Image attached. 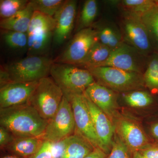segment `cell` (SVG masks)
I'll use <instances>...</instances> for the list:
<instances>
[{
  "label": "cell",
  "mask_w": 158,
  "mask_h": 158,
  "mask_svg": "<svg viewBox=\"0 0 158 158\" xmlns=\"http://www.w3.org/2000/svg\"><path fill=\"white\" fill-rule=\"evenodd\" d=\"M128 148L118 135L113 138L111 152L106 158H129Z\"/></svg>",
  "instance_id": "4dcf8cb0"
},
{
  "label": "cell",
  "mask_w": 158,
  "mask_h": 158,
  "mask_svg": "<svg viewBox=\"0 0 158 158\" xmlns=\"http://www.w3.org/2000/svg\"><path fill=\"white\" fill-rule=\"evenodd\" d=\"M112 50L98 41L94 44L80 65L87 69L97 67L106 61Z\"/></svg>",
  "instance_id": "ffe728a7"
},
{
  "label": "cell",
  "mask_w": 158,
  "mask_h": 158,
  "mask_svg": "<svg viewBox=\"0 0 158 158\" xmlns=\"http://www.w3.org/2000/svg\"><path fill=\"white\" fill-rule=\"evenodd\" d=\"M98 10L97 2L95 0H88L82 8L78 26V31L90 27L97 16Z\"/></svg>",
  "instance_id": "d4e9b609"
},
{
  "label": "cell",
  "mask_w": 158,
  "mask_h": 158,
  "mask_svg": "<svg viewBox=\"0 0 158 158\" xmlns=\"http://www.w3.org/2000/svg\"><path fill=\"white\" fill-rule=\"evenodd\" d=\"M77 8V1H65L54 16L56 25L53 39L56 45L62 44L70 35L74 23Z\"/></svg>",
  "instance_id": "5bb4252c"
},
{
  "label": "cell",
  "mask_w": 158,
  "mask_h": 158,
  "mask_svg": "<svg viewBox=\"0 0 158 158\" xmlns=\"http://www.w3.org/2000/svg\"><path fill=\"white\" fill-rule=\"evenodd\" d=\"M125 102L130 106L143 108L148 106L152 103V97L149 93L144 91H133L123 96Z\"/></svg>",
  "instance_id": "f546056e"
},
{
  "label": "cell",
  "mask_w": 158,
  "mask_h": 158,
  "mask_svg": "<svg viewBox=\"0 0 158 158\" xmlns=\"http://www.w3.org/2000/svg\"><path fill=\"white\" fill-rule=\"evenodd\" d=\"M139 152L146 158H158V145L151 146L149 144L147 147Z\"/></svg>",
  "instance_id": "e575fe53"
},
{
  "label": "cell",
  "mask_w": 158,
  "mask_h": 158,
  "mask_svg": "<svg viewBox=\"0 0 158 158\" xmlns=\"http://www.w3.org/2000/svg\"><path fill=\"white\" fill-rule=\"evenodd\" d=\"M143 57L145 56L135 48L123 43L118 48L112 50L106 61L98 66H110L127 71L142 73L144 68Z\"/></svg>",
  "instance_id": "30bf717a"
},
{
  "label": "cell",
  "mask_w": 158,
  "mask_h": 158,
  "mask_svg": "<svg viewBox=\"0 0 158 158\" xmlns=\"http://www.w3.org/2000/svg\"><path fill=\"white\" fill-rule=\"evenodd\" d=\"M115 129L117 135L133 152L140 151L147 147L148 139L140 127L125 118L116 117Z\"/></svg>",
  "instance_id": "4fadbf2b"
},
{
  "label": "cell",
  "mask_w": 158,
  "mask_h": 158,
  "mask_svg": "<svg viewBox=\"0 0 158 158\" xmlns=\"http://www.w3.org/2000/svg\"><path fill=\"white\" fill-rule=\"evenodd\" d=\"M95 148L85 138L76 132L68 138L61 158H84Z\"/></svg>",
  "instance_id": "ac0fdd59"
},
{
  "label": "cell",
  "mask_w": 158,
  "mask_h": 158,
  "mask_svg": "<svg viewBox=\"0 0 158 158\" xmlns=\"http://www.w3.org/2000/svg\"><path fill=\"white\" fill-rule=\"evenodd\" d=\"M64 96L61 88L52 77L40 79L28 104L48 121L56 113Z\"/></svg>",
  "instance_id": "277c9868"
},
{
  "label": "cell",
  "mask_w": 158,
  "mask_h": 158,
  "mask_svg": "<svg viewBox=\"0 0 158 158\" xmlns=\"http://www.w3.org/2000/svg\"><path fill=\"white\" fill-rule=\"evenodd\" d=\"M98 40L97 31L91 27L78 31L68 46L54 60V63L80 65Z\"/></svg>",
  "instance_id": "52a82bcc"
},
{
  "label": "cell",
  "mask_w": 158,
  "mask_h": 158,
  "mask_svg": "<svg viewBox=\"0 0 158 158\" xmlns=\"http://www.w3.org/2000/svg\"><path fill=\"white\" fill-rule=\"evenodd\" d=\"M97 31L99 42L112 50L118 48L123 43L121 35L117 30L112 27L106 26Z\"/></svg>",
  "instance_id": "cb8c5ba5"
},
{
  "label": "cell",
  "mask_w": 158,
  "mask_h": 158,
  "mask_svg": "<svg viewBox=\"0 0 158 158\" xmlns=\"http://www.w3.org/2000/svg\"><path fill=\"white\" fill-rule=\"evenodd\" d=\"M143 77L145 86L153 93H158V53L151 56Z\"/></svg>",
  "instance_id": "7402d4cb"
},
{
  "label": "cell",
  "mask_w": 158,
  "mask_h": 158,
  "mask_svg": "<svg viewBox=\"0 0 158 158\" xmlns=\"http://www.w3.org/2000/svg\"><path fill=\"white\" fill-rule=\"evenodd\" d=\"M107 154L101 148H95L84 158H106Z\"/></svg>",
  "instance_id": "d590c367"
},
{
  "label": "cell",
  "mask_w": 158,
  "mask_h": 158,
  "mask_svg": "<svg viewBox=\"0 0 158 158\" xmlns=\"http://www.w3.org/2000/svg\"><path fill=\"white\" fill-rule=\"evenodd\" d=\"M151 132L152 136L156 139H158V123L152 126Z\"/></svg>",
  "instance_id": "8d00e7d4"
},
{
  "label": "cell",
  "mask_w": 158,
  "mask_h": 158,
  "mask_svg": "<svg viewBox=\"0 0 158 158\" xmlns=\"http://www.w3.org/2000/svg\"></svg>",
  "instance_id": "60d3db41"
},
{
  "label": "cell",
  "mask_w": 158,
  "mask_h": 158,
  "mask_svg": "<svg viewBox=\"0 0 158 158\" xmlns=\"http://www.w3.org/2000/svg\"><path fill=\"white\" fill-rule=\"evenodd\" d=\"M156 1V2L157 3V4H158V1Z\"/></svg>",
  "instance_id": "ab89813d"
},
{
  "label": "cell",
  "mask_w": 158,
  "mask_h": 158,
  "mask_svg": "<svg viewBox=\"0 0 158 158\" xmlns=\"http://www.w3.org/2000/svg\"><path fill=\"white\" fill-rule=\"evenodd\" d=\"M124 38L127 44L146 57L153 49L149 34L141 16L127 12L123 20Z\"/></svg>",
  "instance_id": "ba28073f"
},
{
  "label": "cell",
  "mask_w": 158,
  "mask_h": 158,
  "mask_svg": "<svg viewBox=\"0 0 158 158\" xmlns=\"http://www.w3.org/2000/svg\"><path fill=\"white\" fill-rule=\"evenodd\" d=\"M65 97L70 102L72 109L75 122V132L84 137L95 148L102 149L83 94H72Z\"/></svg>",
  "instance_id": "9c48e42d"
},
{
  "label": "cell",
  "mask_w": 158,
  "mask_h": 158,
  "mask_svg": "<svg viewBox=\"0 0 158 158\" xmlns=\"http://www.w3.org/2000/svg\"><path fill=\"white\" fill-rule=\"evenodd\" d=\"M1 158H25L21 157L18 156L10 154L8 155L4 156L2 157Z\"/></svg>",
  "instance_id": "f35d334b"
},
{
  "label": "cell",
  "mask_w": 158,
  "mask_h": 158,
  "mask_svg": "<svg viewBox=\"0 0 158 158\" xmlns=\"http://www.w3.org/2000/svg\"><path fill=\"white\" fill-rule=\"evenodd\" d=\"M38 81L14 82L1 87L0 108L28 103Z\"/></svg>",
  "instance_id": "7c38bea8"
},
{
  "label": "cell",
  "mask_w": 158,
  "mask_h": 158,
  "mask_svg": "<svg viewBox=\"0 0 158 158\" xmlns=\"http://www.w3.org/2000/svg\"><path fill=\"white\" fill-rule=\"evenodd\" d=\"M30 1L27 0H1L0 17L6 19L13 16L27 6Z\"/></svg>",
  "instance_id": "4316f807"
},
{
  "label": "cell",
  "mask_w": 158,
  "mask_h": 158,
  "mask_svg": "<svg viewBox=\"0 0 158 158\" xmlns=\"http://www.w3.org/2000/svg\"><path fill=\"white\" fill-rule=\"evenodd\" d=\"M121 3L127 12L140 16L149 11L157 4L156 1L152 0H123Z\"/></svg>",
  "instance_id": "f1b7e54d"
},
{
  "label": "cell",
  "mask_w": 158,
  "mask_h": 158,
  "mask_svg": "<svg viewBox=\"0 0 158 158\" xmlns=\"http://www.w3.org/2000/svg\"><path fill=\"white\" fill-rule=\"evenodd\" d=\"M98 84L113 90L126 91L140 88L144 84L142 73L127 71L110 66L87 69Z\"/></svg>",
  "instance_id": "5b68a950"
},
{
  "label": "cell",
  "mask_w": 158,
  "mask_h": 158,
  "mask_svg": "<svg viewBox=\"0 0 158 158\" xmlns=\"http://www.w3.org/2000/svg\"><path fill=\"white\" fill-rule=\"evenodd\" d=\"M84 99L90 113L97 135L102 145V150L107 154L111 151L115 126L106 113L91 101L85 93Z\"/></svg>",
  "instance_id": "8fae6325"
},
{
  "label": "cell",
  "mask_w": 158,
  "mask_h": 158,
  "mask_svg": "<svg viewBox=\"0 0 158 158\" xmlns=\"http://www.w3.org/2000/svg\"><path fill=\"white\" fill-rule=\"evenodd\" d=\"M54 32L49 31H37L28 34L27 48L28 56H40L48 50Z\"/></svg>",
  "instance_id": "d6986e66"
},
{
  "label": "cell",
  "mask_w": 158,
  "mask_h": 158,
  "mask_svg": "<svg viewBox=\"0 0 158 158\" xmlns=\"http://www.w3.org/2000/svg\"><path fill=\"white\" fill-rule=\"evenodd\" d=\"M84 93L112 122L117 117L116 96L113 90L95 82Z\"/></svg>",
  "instance_id": "9a60e30c"
},
{
  "label": "cell",
  "mask_w": 158,
  "mask_h": 158,
  "mask_svg": "<svg viewBox=\"0 0 158 158\" xmlns=\"http://www.w3.org/2000/svg\"><path fill=\"white\" fill-rule=\"evenodd\" d=\"M65 1L32 0L30 1L34 11L54 17Z\"/></svg>",
  "instance_id": "83f0119b"
},
{
  "label": "cell",
  "mask_w": 158,
  "mask_h": 158,
  "mask_svg": "<svg viewBox=\"0 0 158 158\" xmlns=\"http://www.w3.org/2000/svg\"><path fill=\"white\" fill-rule=\"evenodd\" d=\"M48 121L29 104L0 108V125L17 137H41Z\"/></svg>",
  "instance_id": "6da1fadb"
},
{
  "label": "cell",
  "mask_w": 158,
  "mask_h": 158,
  "mask_svg": "<svg viewBox=\"0 0 158 158\" xmlns=\"http://www.w3.org/2000/svg\"><path fill=\"white\" fill-rule=\"evenodd\" d=\"M34 11L31 2L24 9L11 17L1 19L0 27L3 30L27 33L29 25Z\"/></svg>",
  "instance_id": "e0dca14e"
},
{
  "label": "cell",
  "mask_w": 158,
  "mask_h": 158,
  "mask_svg": "<svg viewBox=\"0 0 158 158\" xmlns=\"http://www.w3.org/2000/svg\"><path fill=\"white\" fill-rule=\"evenodd\" d=\"M56 21L54 17L34 11L29 25L27 34L37 31L54 32Z\"/></svg>",
  "instance_id": "603a6c76"
},
{
  "label": "cell",
  "mask_w": 158,
  "mask_h": 158,
  "mask_svg": "<svg viewBox=\"0 0 158 158\" xmlns=\"http://www.w3.org/2000/svg\"><path fill=\"white\" fill-rule=\"evenodd\" d=\"M2 34L4 41L9 47L14 49H22L27 48V33L2 30Z\"/></svg>",
  "instance_id": "484cf974"
},
{
  "label": "cell",
  "mask_w": 158,
  "mask_h": 158,
  "mask_svg": "<svg viewBox=\"0 0 158 158\" xmlns=\"http://www.w3.org/2000/svg\"><path fill=\"white\" fill-rule=\"evenodd\" d=\"M133 158H146L139 151L134 152Z\"/></svg>",
  "instance_id": "74e56055"
},
{
  "label": "cell",
  "mask_w": 158,
  "mask_h": 158,
  "mask_svg": "<svg viewBox=\"0 0 158 158\" xmlns=\"http://www.w3.org/2000/svg\"><path fill=\"white\" fill-rule=\"evenodd\" d=\"M68 138L58 142H51L52 151L54 158L62 157L66 147Z\"/></svg>",
  "instance_id": "836d02e7"
},
{
  "label": "cell",
  "mask_w": 158,
  "mask_h": 158,
  "mask_svg": "<svg viewBox=\"0 0 158 158\" xmlns=\"http://www.w3.org/2000/svg\"><path fill=\"white\" fill-rule=\"evenodd\" d=\"M75 131L71 106L64 96L56 113L48 120L41 138L44 141L58 142L73 135Z\"/></svg>",
  "instance_id": "8992f818"
},
{
  "label": "cell",
  "mask_w": 158,
  "mask_h": 158,
  "mask_svg": "<svg viewBox=\"0 0 158 158\" xmlns=\"http://www.w3.org/2000/svg\"><path fill=\"white\" fill-rule=\"evenodd\" d=\"M31 158H54L52 151L51 142L44 141L39 150Z\"/></svg>",
  "instance_id": "d6a6232c"
},
{
  "label": "cell",
  "mask_w": 158,
  "mask_h": 158,
  "mask_svg": "<svg viewBox=\"0 0 158 158\" xmlns=\"http://www.w3.org/2000/svg\"><path fill=\"white\" fill-rule=\"evenodd\" d=\"M53 61L44 56H28L1 69V87L14 82L39 81L48 77Z\"/></svg>",
  "instance_id": "7a4b0ae2"
},
{
  "label": "cell",
  "mask_w": 158,
  "mask_h": 158,
  "mask_svg": "<svg viewBox=\"0 0 158 158\" xmlns=\"http://www.w3.org/2000/svg\"><path fill=\"white\" fill-rule=\"evenodd\" d=\"M157 3V2H156ZM149 34L153 48L158 53V4L141 16Z\"/></svg>",
  "instance_id": "44dd1931"
},
{
  "label": "cell",
  "mask_w": 158,
  "mask_h": 158,
  "mask_svg": "<svg viewBox=\"0 0 158 158\" xmlns=\"http://www.w3.org/2000/svg\"><path fill=\"white\" fill-rule=\"evenodd\" d=\"M44 140L41 137H17L4 148L10 154L25 158H31L39 150Z\"/></svg>",
  "instance_id": "2e32d148"
},
{
  "label": "cell",
  "mask_w": 158,
  "mask_h": 158,
  "mask_svg": "<svg viewBox=\"0 0 158 158\" xmlns=\"http://www.w3.org/2000/svg\"><path fill=\"white\" fill-rule=\"evenodd\" d=\"M50 75L65 97L82 94L95 82L94 77L88 69L80 68L70 64L54 62Z\"/></svg>",
  "instance_id": "3957f363"
},
{
  "label": "cell",
  "mask_w": 158,
  "mask_h": 158,
  "mask_svg": "<svg viewBox=\"0 0 158 158\" xmlns=\"http://www.w3.org/2000/svg\"><path fill=\"white\" fill-rule=\"evenodd\" d=\"M16 137L6 128L0 126V147L1 149L11 144Z\"/></svg>",
  "instance_id": "1f68e13d"
}]
</instances>
